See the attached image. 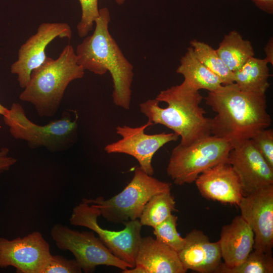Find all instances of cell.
Here are the masks:
<instances>
[{
	"mask_svg": "<svg viewBox=\"0 0 273 273\" xmlns=\"http://www.w3.org/2000/svg\"><path fill=\"white\" fill-rule=\"evenodd\" d=\"M9 109L0 103V115L5 116L8 112Z\"/></svg>",
	"mask_w": 273,
	"mask_h": 273,
	"instance_id": "cell-32",
	"label": "cell"
},
{
	"mask_svg": "<svg viewBox=\"0 0 273 273\" xmlns=\"http://www.w3.org/2000/svg\"><path fill=\"white\" fill-rule=\"evenodd\" d=\"M51 236L59 249L69 251L73 254L85 273L94 272L100 265L114 266L122 270L132 268L114 255L92 230L79 232L57 223L52 228Z\"/></svg>",
	"mask_w": 273,
	"mask_h": 273,
	"instance_id": "cell-9",
	"label": "cell"
},
{
	"mask_svg": "<svg viewBox=\"0 0 273 273\" xmlns=\"http://www.w3.org/2000/svg\"><path fill=\"white\" fill-rule=\"evenodd\" d=\"M115 2L118 5H121L124 3L125 0H115Z\"/></svg>",
	"mask_w": 273,
	"mask_h": 273,
	"instance_id": "cell-33",
	"label": "cell"
},
{
	"mask_svg": "<svg viewBox=\"0 0 273 273\" xmlns=\"http://www.w3.org/2000/svg\"><path fill=\"white\" fill-rule=\"evenodd\" d=\"M203 99L199 90L183 81L141 103L140 108L148 121L170 129L181 138L179 144L187 146L211 135L212 118L205 117L200 106Z\"/></svg>",
	"mask_w": 273,
	"mask_h": 273,
	"instance_id": "cell-2",
	"label": "cell"
},
{
	"mask_svg": "<svg viewBox=\"0 0 273 273\" xmlns=\"http://www.w3.org/2000/svg\"><path fill=\"white\" fill-rule=\"evenodd\" d=\"M260 10L268 14H273V0H250Z\"/></svg>",
	"mask_w": 273,
	"mask_h": 273,
	"instance_id": "cell-30",
	"label": "cell"
},
{
	"mask_svg": "<svg viewBox=\"0 0 273 273\" xmlns=\"http://www.w3.org/2000/svg\"><path fill=\"white\" fill-rule=\"evenodd\" d=\"M176 211L174 198L170 191L158 193L146 203L139 221L142 226L154 228Z\"/></svg>",
	"mask_w": 273,
	"mask_h": 273,
	"instance_id": "cell-22",
	"label": "cell"
},
{
	"mask_svg": "<svg viewBox=\"0 0 273 273\" xmlns=\"http://www.w3.org/2000/svg\"><path fill=\"white\" fill-rule=\"evenodd\" d=\"M232 147L228 141L212 134L189 146L179 144L171 152L167 173L176 185L192 183L207 169L228 163Z\"/></svg>",
	"mask_w": 273,
	"mask_h": 273,
	"instance_id": "cell-7",
	"label": "cell"
},
{
	"mask_svg": "<svg viewBox=\"0 0 273 273\" xmlns=\"http://www.w3.org/2000/svg\"><path fill=\"white\" fill-rule=\"evenodd\" d=\"M177 216L171 214L165 220L153 228L156 239L171 248L177 253L184 244V238L178 234L177 229Z\"/></svg>",
	"mask_w": 273,
	"mask_h": 273,
	"instance_id": "cell-25",
	"label": "cell"
},
{
	"mask_svg": "<svg viewBox=\"0 0 273 273\" xmlns=\"http://www.w3.org/2000/svg\"><path fill=\"white\" fill-rule=\"evenodd\" d=\"M268 64L265 59L250 58L234 72V83L242 90L265 94L270 85Z\"/></svg>",
	"mask_w": 273,
	"mask_h": 273,
	"instance_id": "cell-20",
	"label": "cell"
},
{
	"mask_svg": "<svg viewBox=\"0 0 273 273\" xmlns=\"http://www.w3.org/2000/svg\"><path fill=\"white\" fill-rule=\"evenodd\" d=\"M228 163L239 178L244 196L273 185V168L266 161L251 139L233 146Z\"/></svg>",
	"mask_w": 273,
	"mask_h": 273,
	"instance_id": "cell-14",
	"label": "cell"
},
{
	"mask_svg": "<svg viewBox=\"0 0 273 273\" xmlns=\"http://www.w3.org/2000/svg\"><path fill=\"white\" fill-rule=\"evenodd\" d=\"M238 206L241 216L253 232V249L272 252L273 185L244 196Z\"/></svg>",
	"mask_w": 273,
	"mask_h": 273,
	"instance_id": "cell-13",
	"label": "cell"
},
{
	"mask_svg": "<svg viewBox=\"0 0 273 273\" xmlns=\"http://www.w3.org/2000/svg\"><path fill=\"white\" fill-rule=\"evenodd\" d=\"M81 8V17L76 28L80 37L87 36L93 30L95 21L99 16L98 0H78Z\"/></svg>",
	"mask_w": 273,
	"mask_h": 273,
	"instance_id": "cell-26",
	"label": "cell"
},
{
	"mask_svg": "<svg viewBox=\"0 0 273 273\" xmlns=\"http://www.w3.org/2000/svg\"><path fill=\"white\" fill-rule=\"evenodd\" d=\"M196 57L210 71L216 74L223 84L234 82V74L225 64L216 50L208 44L196 39L190 42Z\"/></svg>",
	"mask_w": 273,
	"mask_h": 273,
	"instance_id": "cell-23",
	"label": "cell"
},
{
	"mask_svg": "<svg viewBox=\"0 0 273 273\" xmlns=\"http://www.w3.org/2000/svg\"><path fill=\"white\" fill-rule=\"evenodd\" d=\"M204 99L216 113L212 118L211 134L228 141L232 146L271 125L265 94L242 90L234 82L208 92Z\"/></svg>",
	"mask_w": 273,
	"mask_h": 273,
	"instance_id": "cell-1",
	"label": "cell"
},
{
	"mask_svg": "<svg viewBox=\"0 0 273 273\" xmlns=\"http://www.w3.org/2000/svg\"><path fill=\"white\" fill-rule=\"evenodd\" d=\"M82 269L76 260L68 259L59 255L51 254L41 273H81Z\"/></svg>",
	"mask_w": 273,
	"mask_h": 273,
	"instance_id": "cell-27",
	"label": "cell"
},
{
	"mask_svg": "<svg viewBox=\"0 0 273 273\" xmlns=\"http://www.w3.org/2000/svg\"><path fill=\"white\" fill-rule=\"evenodd\" d=\"M171 187L170 183L159 180L138 167L131 181L118 194L108 199L103 197L84 199L95 204L107 221L123 224L139 219L150 198L158 193L170 191Z\"/></svg>",
	"mask_w": 273,
	"mask_h": 273,
	"instance_id": "cell-6",
	"label": "cell"
},
{
	"mask_svg": "<svg viewBox=\"0 0 273 273\" xmlns=\"http://www.w3.org/2000/svg\"><path fill=\"white\" fill-rule=\"evenodd\" d=\"M184 267L200 273H215L222 263L218 241L212 242L202 231L194 229L184 238L178 252Z\"/></svg>",
	"mask_w": 273,
	"mask_h": 273,
	"instance_id": "cell-16",
	"label": "cell"
},
{
	"mask_svg": "<svg viewBox=\"0 0 273 273\" xmlns=\"http://www.w3.org/2000/svg\"><path fill=\"white\" fill-rule=\"evenodd\" d=\"M72 34L71 28L66 23L45 22L38 26L36 32L20 47L17 60L11 67V71L17 75L21 88H24L28 83L32 71L47 58V46L56 37L70 39Z\"/></svg>",
	"mask_w": 273,
	"mask_h": 273,
	"instance_id": "cell-12",
	"label": "cell"
},
{
	"mask_svg": "<svg viewBox=\"0 0 273 273\" xmlns=\"http://www.w3.org/2000/svg\"><path fill=\"white\" fill-rule=\"evenodd\" d=\"M100 215L99 208L83 198L73 208L69 221L71 225L85 227L94 231L114 255L134 267L143 226L139 219L125 222L123 230L116 231L101 226L98 222Z\"/></svg>",
	"mask_w": 273,
	"mask_h": 273,
	"instance_id": "cell-8",
	"label": "cell"
},
{
	"mask_svg": "<svg viewBox=\"0 0 273 273\" xmlns=\"http://www.w3.org/2000/svg\"><path fill=\"white\" fill-rule=\"evenodd\" d=\"M222 263L215 273L273 272L272 252H264L253 249L246 259L239 265L233 267H227L224 266Z\"/></svg>",
	"mask_w": 273,
	"mask_h": 273,
	"instance_id": "cell-24",
	"label": "cell"
},
{
	"mask_svg": "<svg viewBox=\"0 0 273 273\" xmlns=\"http://www.w3.org/2000/svg\"><path fill=\"white\" fill-rule=\"evenodd\" d=\"M176 72L183 75L184 81L197 90L204 89L211 92L223 84L221 79L196 57L191 46L180 59Z\"/></svg>",
	"mask_w": 273,
	"mask_h": 273,
	"instance_id": "cell-19",
	"label": "cell"
},
{
	"mask_svg": "<svg viewBox=\"0 0 273 273\" xmlns=\"http://www.w3.org/2000/svg\"><path fill=\"white\" fill-rule=\"evenodd\" d=\"M265 54L264 58L268 63L273 65V38L270 37L264 48Z\"/></svg>",
	"mask_w": 273,
	"mask_h": 273,
	"instance_id": "cell-31",
	"label": "cell"
},
{
	"mask_svg": "<svg viewBox=\"0 0 273 273\" xmlns=\"http://www.w3.org/2000/svg\"><path fill=\"white\" fill-rule=\"evenodd\" d=\"M9 150L7 148H2L0 150V173L8 170L14 165L17 159L9 155Z\"/></svg>",
	"mask_w": 273,
	"mask_h": 273,
	"instance_id": "cell-29",
	"label": "cell"
},
{
	"mask_svg": "<svg viewBox=\"0 0 273 273\" xmlns=\"http://www.w3.org/2000/svg\"><path fill=\"white\" fill-rule=\"evenodd\" d=\"M152 125L153 124L148 121L136 127L118 126L116 128V133L121 136L122 139L108 144L104 150L108 154L123 153L134 157L145 172L153 175L154 169L152 161L154 154L167 143L176 141L179 136L174 132L146 134L145 130Z\"/></svg>",
	"mask_w": 273,
	"mask_h": 273,
	"instance_id": "cell-10",
	"label": "cell"
},
{
	"mask_svg": "<svg viewBox=\"0 0 273 273\" xmlns=\"http://www.w3.org/2000/svg\"><path fill=\"white\" fill-rule=\"evenodd\" d=\"M110 19L107 8L99 9L93 33L77 46L75 54L78 63L84 70L100 75L110 72L113 83L112 96L114 103L129 110L133 67L109 32Z\"/></svg>",
	"mask_w": 273,
	"mask_h": 273,
	"instance_id": "cell-3",
	"label": "cell"
},
{
	"mask_svg": "<svg viewBox=\"0 0 273 273\" xmlns=\"http://www.w3.org/2000/svg\"><path fill=\"white\" fill-rule=\"evenodd\" d=\"M51 254L49 243L38 231L13 240L0 237V268L12 266L19 273H41Z\"/></svg>",
	"mask_w": 273,
	"mask_h": 273,
	"instance_id": "cell-11",
	"label": "cell"
},
{
	"mask_svg": "<svg viewBox=\"0 0 273 273\" xmlns=\"http://www.w3.org/2000/svg\"><path fill=\"white\" fill-rule=\"evenodd\" d=\"M135 265L146 273H185L178 253L151 236L142 237L135 258Z\"/></svg>",
	"mask_w": 273,
	"mask_h": 273,
	"instance_id": "cell-18",
	"label": "cell"
},
{
	"mask_svg": "<svg viewBox=\"0 0 273 273\" xmlns=\"http://www.w3.org/2000/svg\"><path fill=\"white\" fill-rule=\"evenodd\" d=\"M261 155L273 168V130L264 128L258 131L251 139Z\"/></svg>",
	"mask_w": 273,
	"mask_h": 273,
	"instance_id": "cell-28",
	"label": "cell"
},
{
	"mask_svg": "<svg viewBox=\"0 0 273 273\" xmlns=\"http://www.w3.org/2000/svg\"><path fill=\"white\" fill-rule=\"evenodd\" d=\"M216 51L233 72L239 69L255 55L251 42L244 39L241 34L235 30L231 31L224 36Z\"/></svg>",
	"mask_w": 273,
	"mask_h": 273,
	"instance_id": "cell-21",
	"label": "cell"
},
{
	"mask_svg": "<svg viewBox=\"0 0 273 273\" xmlns=\"http://www.w3.org/2000/svg\"><path fill=\"white\" fill-rule=\"evenodd\" d=\"M219 243L222 264L233 267L242 263L253 250L254 234L241 215L222 227Z\"/></svg>",
	"mask_w": 273,
	"mask_h": 273,
	"instance_id": "cell-17",
	"label": "cell"
},
{
	"mask_svg": "<svg viewBox=\"0 0 273 273\" xmlns=\"http://www.w3.org/2000/svg\"><path fill=\"white\" fill-rule=\"evenodd\" d=\"M195 182L201 195L207 199L238 206L244 196L239 178L228 162L207 169Z\"/></svg>",
	"mask_w": 273,
	"mask_h": 273,
	"instance_id": "cell-15",
	"label": "cell"
},
{
	"mask_svg": "<svg viewBox=\"0 0 273 273\" xmlns=\"http://www.w3.org/2000/svg\"><path fill=\"white\" fill-rule=\"evenodd\" d=\"M84 71L78 63L73 46L68 44L58 58L47 57L41 65L32 71L19 99L32 104L40 117H53L58 110L68 84L83 77Z\"/></svg>",
	"mask_w": 273,
	"mask_h": 273,
	"instance_id": "cell-4",
	"label": "cell"
},
{
	"mask_svg": "<svg viewBox=\"0 0 273 273\" xmlns=\"http://www.w3.org/2000/svg\"><path fill=\"white\" fill-rule=\"evenodd\" d=\"M3 118L12 136L27 142L31 149L43 147L52 152L63 151L73 145L77 137L78 115L72 120L67 111L60 119L40 125L28 118L20 104L14 103Z\"/></svg>",
	"mask_w": 273,
	"mask_h": 273,
	"instance_id": "cell-5",
	"label": "cell"
}]
</instances>
